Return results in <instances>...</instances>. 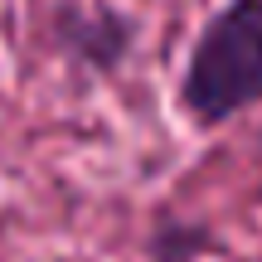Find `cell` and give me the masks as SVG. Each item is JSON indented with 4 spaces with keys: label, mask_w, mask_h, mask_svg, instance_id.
Returning a JSON list of instances; mask_svg holds the SVG:
<instances>
[{
    "label": "cell",
    "mask_w": 262,
    "mask_h": 262,
    "mask_svg": "<svg viewBox=\"0 0 262 262\" xmlns=\"http://www.w3.org/2000/svg\"><path fill=\"white\" fill-rule=\"evenodd\" d=\"M209 248V233L194 224H160L150 238V262H194Z\"/></svg>",
    "instance_id": "3957f363"
},
{
    "label": "cell",
    "mask_w": 262,
    "mask_h": 262,
    "mask_svg": "<svg viewBox=\"0 0 262 262\" xmlns=\"http://www.w3.org/2000/svg\"><path fill=\"white\" fill-rule=\"evenodd\" d=\"M54 44L63 49L73 63L93 68V73H117L126 63L131 44H136V19L122 10H83V5H63L54 15Z\"/></svg>",
    "instance_id": "7a4b0ae2"
},
{
    "label": "cell",
    "mask_w": 262,
    "mask_h": 262,
    "mask_svg": "<svg viewBox=\"0 0 262 262\" xmlns=\"http://www.w3.org/2000/svg\"><path fill=\"white\" fill-rule=\"evenodd\" d=\"M175 102L199 131L262 102V0H224L189 44Z\"/></svg>",
    "instance_id": "6da1fadb"
}]
</instances>
